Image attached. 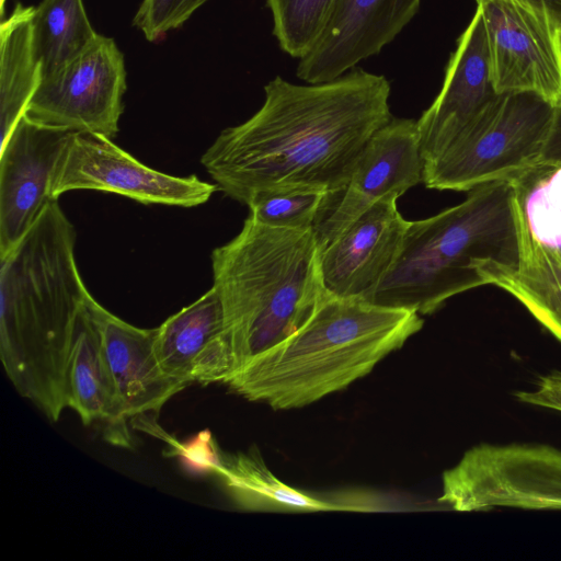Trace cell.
<instances>
[{"mask_svg": "<svg viewBox=\"0 0 561 561\" xmlns=\"http://www.w3.org/2000/svg\"><path fill=\"white\" fill-rule=\"evenodd\" d=\"M264 91L261 108L224 129L201 158L218 190L244 205L257 192L293 186L337 201L368 140L393 118L389 81L362 69L309 85L276 77Z\"/></svg>", "mask_w": 561, "mask_h": 561, "instance_id": "obj_1", "label": "cell"}, {"mask_svg": "<svg viewBox=\"0 0 561 561\" xmlns=\"http://www.w3.org/2000/svg\"><path fill=\"white\" fill-rule=\"evenodd\" d=\"M76 239L58 199H49L0 255V358L16 391L53 422L67 408L69 350L91 296L76 263Z\"/></svg>", "mask_w": 561, "mask_h": 561, "instance_id": "obj_2", "label": "cell"}, {"mask_svg": "<svg viewBox=\"0 0 561 561\" xmlns=\"http://www.w3.org/2000/svg\"><path fill=\"white\" fill-rule=\"evenodd\" d=\"M422 327L414 310L327 295L293 334L226 383L274 410L302 408L368 375Z\"/></svg>", "mask_w": 561, "mask_h": 561, "instance_id": "obj_3", "label": "cell"}, {"mask_svg": "<svg viewBox=\"0 0 561 561\" xmlns=\"http://www.w3.org/2000/svg\"><path fill=\"white\" fill-rule=\"evenodd\" d=\"M320 257L314 228H275L251 216L232 240L214 249L213 286L236 371L293 334L327 297Z\"/></svg>", "mask_w": 561, "mask_h": 561, "instance_id": "obj_4", "label": "cell"}, {"mask_svg": "<svg viewBox=\"0 0 561 561\" xmlns=\"http://www.w3.org/2000/svg\"><path fill=\"white\" fill-rule=\"evenodd\" d=\"M519 181L479 185L460 204L411 221L393 264L367 301L431 314L449 298L483 286L476 262H514L513 196Z\"/></svg>", "mask_w": 561, "mask_h": 561, "instance_id": "obj_5", "label": "cell"}, {"mask_svg": "<svg viewBox=\"0 0 561 561\" xmlns=\"http://www.w3.org/2000/svg\"><path fill=\"white\" fill-rule=\"evenodd\" d=\"M556 107L534 93L497 94L435 160L422 181L438 191L470 190L543 172Z\"/></svg>", "mask_w": 561, "mask_h": 561, "instance_id": "obj_6", "label": "cell"}, {"mask_svg": "<svg viewBox=\"0 0 561 561\" xmlns=\"http://www.w3.org/2000/svg\"><path fill=\"white\" fill-rule=\"evenodd\" d=\"M438 502L457 512L561 511V449L538 443H481L443 473Z\"/></svg>", "mask_w": 561, "mask_h": 561, "instance_id": "obj_7", "label": "cell"}, {"mask_svg": "<svg viewBox=\"0 0 561 561\" xmlns=\"http://www.w3.org/2000/svg\"><path fill=\"white\" fill-rule=\"evenodd\" d=\"M478 8L495 93H534L561 107V22L528 0H485Z\"/></svg>", "mask_w": 561, "mask_h": 561, "instance_id": "obj_8", "label": "cell"}, {"mask_svg": "<svg viewBox=\"0 0 561 561\" xmlns=\"http://www.w3.org/2000/svg\"><path fill=\"white\" fill-rule=\"evenodd\" d=\"M125 91L124 56L113 38L98 34L79 56L42 79L25 116L112 139L118 131Z\"/></svg>", "mask_w": 561, "mask_h": 561, "instance_id": "obj_9", "label": "cell"}, {"mask_svg": "<svg viewBox=\"0 0 561 561\" xmlns=\"http://www.w3.org/2000/svg\"><path fill=\"white\" fill-rule=\"evenodd\" d=\"M89 190L123 195L141 204L195 207L218 190L216 184L151 169L116 146L111 138L72 131L55 168L49 195Z\"/></svg>", "mask_w": 561, "mask_h": 561, "instance_id": "obj_10", "label": "cell"}, {"mask_svg": "<svg viewBox=\"0 0 561 561\" xmlns=\"http://www.w3.org/2000/svg\"><path fill=\"white\" fill-rule=\"evenodd\" d=\"M423 168L416 121L393 117L368 140L344 192L316 225L321 251L374 204L419 184Z\"/></svg>", "mask_w": 561, "mask_h": 561, "instance_id": "obj_11", "label": "cell"}, {"mask_svg": "<svg viewBox=\"0 0 561 561\" xmlns=\"http://www.w3.org/2000/svg\"><path fill=\"white\" fill-rule=\"evenodd\" d=\"M71 133L24 115L0 146V255L21 240L53 199L50 182Z\"/></svg>", "mask_w": 561, "mask_h": 561, "instance_id": "obj_12", "label": "cell"}, {"mask_svg": "<svg viewBox=\"0 0 561 561\" xmlns=\"http://www.w3.org/2000/svg\"><path fill=\"white\" fill-rule=\"evenodd\" d=\"M421 0H336L322 35L300 58L297 76L308 83L334 80L378 54L411 21Z\"/></svg>", "mask_w": 561, "mask_h": 561, "instance_id": "obj_13", "label": "cell"}, {"mask_svg": "<svg viewBox=\"0 0 561 561\" xmlns=\"http://www.w3.org/2000/svg\"><path fill=\"white\" fill-rule=\"evenodd\" d=\"M389 196L374 204L321 251L330 296L368 300L393 264L411 221Z\"/></svg>", "mask_w": 561, "mask_h": 561, "instance_id": "obj_14", "label": "cell"}, {"mask_svg": "<svg viewBox=\"0 0 561 561\" xmlns=\"http://www.w3.org/2000/svg\"><path fill=\"white\" fill-rule=\"evenodd\" d=\"M496 95L490 78L484 21L477 8L450 56L440 92L416 121L424 164L442 154Z\"/></svg>", "mask_w": 561, "mask_h": 561, "instance_id": "obj_15", "label": "cell"}, {"mask_svg": "<svg viewBox=\"0 0 561 561\" xmlns=\"http://www.w3.org/2000/svg\"><path fill=\"white\" fill-rule=\"evenodd\" d=\"M156 329V353L170 377L188 385L226 383L234 374L236 359L214 286Z\"/></svg>", "mask_w": 561, "mask_h": 561, "instance_id": "obj_16", "label": "cell"}, {"mask_svg": "<svg viewBox=\"0 0 561 561\" xmlns=\"http://www.w3.org/2000/svg\"><path fill=\"white\" fill-rule=\"evenodd\" d=\"M526 188V181L520 180L513 196L516 260H481L474 266L483 286L493 285L512 295L561 342V249L543 244L530 231L523 207Z\"/></svg>", "mask_w": 561, "mask_h": 561, "instance_id": "obj_17", "label": "cell"}, {"mask_svg": "<svg viewBox=\"0 0 561 561\" xmlns=\"http://www.w3.org/2000/svg\"><path fill=\"white\" fill-rule=\"evenodd\" d=\"M88 306L99 327L103 350L127 417L158 413L190 386L170 377L161 367L154 340L157 329H140L102 307L92 296Z\"/></svg>", "mask_w": 561, "mask_h": 561, "instance_id": "obj_18", "label": "cell"}, {"mask_svg": "<svg viewBox=\"0 0 561 561\" xmlns=\"http://www.w3.org/2000/svg\"><path fill=\"white\" fill-rule=\"evenodd\" d=\"M66 393L67 408L72 409L85 425L94 421L116 425L127 419L88 301L73 330L66 369Z\"/></svg>", "mask_w": 561, "mask_h": 561, "instance_id": "obj_19", "label": "cell"}, {"mask_svg": "<svg viewBox=\"0 0 561 561\" xmlns=\"http://www.w3.org/2000/svg\"><path fill=\"white\" fill-rule=\"evenodd\" d=\"M33 12L34 7L16 3L0 27L1 145L25 115L42 81L32 44Z\"/></svg>", "mask_w": 561, "mask_h": 561, "instance_id": "obj_20", "label": "cell"}, {"mask_svg": "<svg viewBox=\"0 0 561 561\" xmlns=\"http://www.w3.org/2000/svg\"><path fill=\"white\" fill-rule=\"evenodd\" d=\"M237 502L247 510L271 512H327L363 510L314 497L280 481L260 456L241 455L222 468Z\"/></svg>", "mask_w": 561, "mask_h": 561, "instance_id": "obj_21", "label": "cell"}, {"mask_svg": "<svg viewBox=\"0 0 561 561\" xmlns=\"http://www.w3.org/2000/svg\"><path fill=\"white\" fill-rule=\"evenodd\" d=\"M96 36L82 0H42L32 16V44L42 79L79 56Z\"/></svg>", "mask_w": 561, "mask_h": 561, "instance_id": "obj_22", "label": "cell"}, {"mask_svg": "<svg viewBox=\"0 0 561 561\" xmlns=\"http://www.w3.org/2000/svg\"><path fill=\"white\" fill-rule=\"evenodd\" d=\"M327 191L307 187H277L255 193L247 204L250 216L266 226L308 230L335 205Z\"/></svg>", "mask_w": 561, "mask_h": 561, "instance_id": "obj_23", "label": "cell"}, {"mask_svg": "<svg viewBox=\"0 0 561 561\" xmlns=\"http://www.w3.org/2000/svg\"><path fill=\"white\" fill-rule=\"evenodd\" d=\"M336 0H267L280 48L302 58L322 35Z\"/></svg>", "mask_w": 561, "mask_h": 561, "instance_id": "obj_24", "label": "cell"}, {"mask_svg": "<svg viewBox=\"0 0 561 561\" xmlns=\"http://www.w3.org/2000/svg\"><path fill=\"white\" fill-rule=\"evenodd\" d=\"M523 207L533 234L543 244L561 249V168L527 180Z\"/></svg>", "mask_w": 561, "mask_h": 561, "instance_id": "obj_25", "label": "cell"}, {"mask_svg": "<svg viewBox=\"0 0 561 561\" xmlns=\"http://www.w3.org/2000/svg\"><path fill=\"white\" fill-rule=\"evenodd\" d=\"M207 0H142L133 25L150 41L180 27Z\"/></svg>", "mask_w": 561, "mask_h": 561, "instance_id": "obj_26", "label": "cell"}, {"mask_svg": "<svg viewBox=\"0 0 561 561\" xmlns=\"http://www.w3.org/2000/svg\"><path fill=\"white\" fill-rule=\"evenodd\" d=\"M522 403L561 412V370H552L540 376L533 389L514 393Z\"/></svg>", "mask_w": 561, "mask_h": 561, "instance_id": "obj_27", "label": "cell"}, {"mask_svg": "<svg viewBox=\"0 0 561 561\" xmlns=\"http://www.w3.org/2000/svg\"><path fill=\"white\" fill-rule=\"evenodd\" d=\"M561 168V107H556L552 130L543 159V172Z\"/></svg>", "mask_w": 561, "mask_h": 561, "instance_id": "obj_28", "label": "cell"}, {"mask_svg": "<svg viewBox=\"0 0 561 561\" xmlns=\"http://www.w3.org/2000/svg\"><path fill=\"white\" fill-rule=\"evenodd\" d=\"M477 4L484 2L485 0H476ZM534 3L543 5L561 22V0H528Z\"/></svg>", "mask_w": 561, "mask_h": 561, "instance_id": "obj_29", "label": "cell"}, {"mask_svg": "<svg viewBox=\"0 0 561 561\" xmlns=\"http://www.w3.org/2000/svg\"><path fill=\"white\" fill-rule=\"evenodd\" d=\"M4 3H5V0H0V10H1L2 20H3V13H4Z\"/></svg>", "mask_w": 561, "mask_h": 561, "instance_id": "obj_30", "label": "cell"}, {"mask_svg": "<svg viewBox=\"0 0 561 561\" xmlns=\"http://www.w3.org/2000/svg\"><path fill=\"white\" fill-rule=\"evenodd\" d=\"M558 37H559V42H560V46H561V23L558 27Z\"/></svg>", "mask_w": 561, "mask_h": 561, "instance_id": "obj_31", "label": "cell"}]
</instances>
